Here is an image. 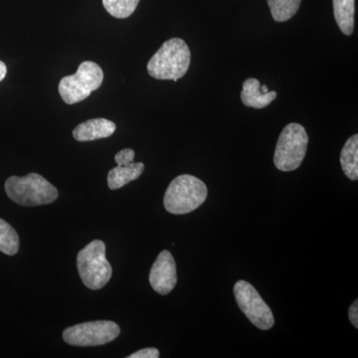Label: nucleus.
Returning <instances> with one entry per match:
<instances>
[{"label": "nucleus", "mask_w": 358, "mask_h": 358, "mask_svg": "<svg viewBox=\"0 0 358 358\" xmlns=\"http://www.w3.org/2000/svg\"><path fill=\"white\" fill-rule=\"evenodd\" d=\"M140 0H103L106 10L115 18H128L134 13Z\"/></svg>", "instance_id": "f3484780"}, {"label": "nucleus", "mask_w": 358, "mask_h": 358, "mask_svg": "<svg viewBox=\"0 0 358 358\" xmlns=\"http://www.w3.org/2000/svg\"><path fill=\"white\" fill-rule=\"evenodd\" d=\"M120 333L121 329L115 322L96 320L68 327L63 331V339L70 345L96 346L115 341Z\"/></svg>", "instance_id": "0eeeda50"}, {"label": "nucleus", "mask_w": 358, "mask_h": 358, "mask_svg": "<svg viewBox=\"0 0 358 358\" xmlns=\"http://www.w3.org/2000/svg\"><path fill=\"white\" fill-rule=\"evenodd\" d=\"M208 189L203 181L182 174L171 181L164 194V204L169 213L181 215L194 211L204 203Z\"/></svg>", "instance_id": "f03ea898"}, {"label": "nucleus", "mask_w": 358, "mask_h": 358, "mask_svg": "<svg viewBox=\"0 0 358 358\" xmlns=\"http://www.w3.org/2000/svg\"><path fill=\"white\" fill-rule=\"evenodd\" d=\"M20 250V237L10 224L0 218V252L13 256Z\"/></svg>", "instance_id": "dca6fc26"}, {"label": "nucleus", "mask_w": 358, "mask_h": 358, "mask_svg": "<svg viewBox=\"0 0 358 358\" xmlns=\"http://www.w3.org/2000/svg\"><path fill=\"white\" fill-rule=\"evenodd\" d=\"M343 173L350 180L358 179V134H353L346 141L341 152Z\"/></svg>", "instance_id": "4468645a"}, {"label": "nucleus", "mask_w": 358, "mask_h": 358, "mask_svg": "<svg viewBox=\"0 0 358 358\" xmlns=\"http://www.w3.org/2000/svg\"><path fill=\"white\" fill-rule=\"evenodd\" d=\"M6 192L13 202L27 207L53 203L59 196L55 186L34 173L23 178L11 176L7 179Z\"/></svg>", "instance_id": "7ed1b4c3"}, {"label": "nucleus", "mask_w": 358, "mask_h": 358, "mask_svg": "<svg viewBox=\"0 0 358 358\" xmlns=\"http://www.w3.org/2000/svg\"><path fill=\"white\" fill-rule=\"evenodd\" d=\"M234 296L238 307L254 326L262 331L272 329L275 324L272 310L250 282L238 281L234 286Z\"/></svg>", "instance_id": "6e6552de"}, {"label": "nucleus", "mask_w": 358, "mask_h": 358, "mask_svg": "<svg viewBox=\"0 0 358 358\" xmlns=\"http://www.w3.org/2000/svg\"><path fill=\"white\" fill-rule=\"evenodd\" d=\"M189 47L180 38L167 40L148 63L150 76L176 82L187 72L190 65Z\"/></svg>", "instance_id": "f257e3e1"}, {"label": "nucleus", "mask_w": 358, "mask_h": 358, "mask_svg": "<svg viewBox=\"0 0 358 358\" xmlns=\"http://www.w3.org/2000/svg\"><path fill=\"white\" fill-rule=\"evenodd\" d=\"M103 81L102 68L92 61L80 64L74 75L66 76L59 83V93L67 105L86 100L92 92L100 88Z\"/></svg>", "instance_id": "423d86ee"}, {"label": "nucleus", "mask_w": 358, "mask_h": 358, "mask_svg": "<svg viewBox=\"0 0 358 358\" xmlns=\"http://www.w3.org/2000/svg\"><path fill=\"white\" fill-rule=\"evenodd\" d=\"M178 282L176 264L167 250L160 252L150 273V284L154 291L162 296L171 293Z\"/></svg>", "instance_id": "1a4fd4ad"}, {"label": "nucleus", "mask_w": 358, "mask_h": 358, "mask_svg": "<svg viewBox=\"0 0 358 358\" xmlns=\"http://www.w3.org/2000/svg\"><path fill=\"white\" fill-rule=\"evenodd\" d=\"M6 73H7L6 65L4 64V63L2 62V61H0V82H1L2 80H3L4 78H6Z\"/></svg>", "instance_id": "412c9836"}, {"label": "nucleus", "mask_w": 358, "mask_h": 358, "mask_svg": "<svg viewBox=\"0 0 358 358\" xmlns=\"http://www.w3.org/2000/svg\"><path fill=\"white\" fill-rule=\"evenodd\" d=\"M277 98L275 91H268L266 85H261L255 78H249L243 83L241 100L246 107L264 109Z\"/></svg>", "instance_id": "9d476101"}, {"label": "nucleus", "mask_w": 358, "mask_h": 358, "mask_svg": "<svg viewBox=\"0 0 358 358\" xmlns=\"http://www.w3.org/2000/svg\"><path fill=\"white\" fill-rule=\"evenodd\" d=\"M134 159V152L131 148H124L121 152H117L115 157V162L117 166H127L131 164Z\"/></svg>", "instance_id": "a211bd4d"}, {"label": "nucleus", "mask_w": 358, "mask_h": 358, "mask_svg": "<svg viewBox=\"0 0 358 358\" xmlns=\"http://www.w3.org/2000/svg\"><path fill=\"white\" fill-rule=\"evenodd\" d=\"M129 358H157L159 357V350L155 348H143L129 355Z\"/></svg>", "instance_id": "6ab92c4d"}, {"label": "nucleus", "mask_w": 358, "mask_h": 358, "mask_svg": "<svg viewBox=\"0 0 358 358\" xmlns=\"http://www.w3.org/2000/svg\"><path fill=\"white\" fill-rule=\"evenodd\" d=\"M145 171L143 162H131L127 166H117L108 173V185L110 189L115 190L136 180Z\"/></svg>", "instance_id": "f8f14e48"}, {"label": "nucleus", "mask_w": 358, "mask_h": 358, "mask_svg": "<svg viewBox=\"0 0 358 358\" xmlns=\"http://www.w3.org/2000/svg\"><path fill=\"white\" fill-rule=\"evenodd\" d=\"M77 268L80 278L87 288L100 289L109 282L113 275L112 266L106 257V245L94 240L79 252Z\"/></svg>", "instance_id": "20e7f679"}, {"label": "nucleus", "mask_w": 358, "mask_h": 358, "mask_svg": "<svg viewBox=\"0 0 358 358\" xmlns=\"http://www.w3.org/2000/svg\"><path fill=\"white\" fill-rule=\"evenodd\" d=\"M348 317H350V322L358 329V301H355L352 307L348 310Z\"/></svg>", "instance_id": "aec40b11"}, {"label": "nucleus", "mask_w": 358, "mask_h": 358, "mask_svg": "<svg viewBox=\"0 0 358 358\" xmlns=\"http://www.w3.org/2000/svg\"><path fill=\"white\" fill-rule=\"evenodd\" d=\"M334 20L339 29L350 36L355 28V0H333Z\"/></svg>", "instance_id": "ddd939ff"}, {"label": "nucleus", "mask_w": 358, "mask_h": 358, "mask_svg": "<svg viewBox=\"0 0 358 358\" xmlns=\"http://www.w3.org/2000/svg\"><path fill=\"white\" fill-rule=\"evenodd\" d=\"M115 131L114 122L100 117V119H92L78 124L73 131V136L78 141H91L109 138Z\"/></svg>", "instance_id": "9b49d317"}, {"label": "nucleus", "mask_w": 358, "mask_h": 358, "mask_svg": "<svg viewBox=\"0 0 358 358\" xmlns=\"http://www.w3.org/2000/svg\"><path fill=\"white\" fill-rule=\"evenodd\" d=\"M308 136L300 124H287L280 134L274 154V164L279 171H294L301 166L307 154Z\"/></svg>", "instance_id": "39448f33"}, {"label": "nucleus", "mask_w": 358, "mask_h": 358, "mask_svg": "<svg viewBox=\"0 0 358 358\" xmlns=\"http://www.w3.org/2000/svg\"><path fill=\"white\" fill-rule=\"evenodd\" d=\"M273 18L277 22L291 20L298 13L301 0H267Z\"/></svg>", "instance_id": "2eb2a0df"}]
</instances>
